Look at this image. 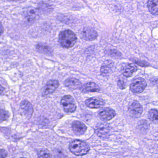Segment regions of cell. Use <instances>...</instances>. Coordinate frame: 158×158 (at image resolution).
I'll list each match as a JSON object with an SVG mask.
<instances>
[{
  "mask_svg": "<svg viewBox=\"0 0 158 158\" xmlns=\"http://www.w3.org/2000/svg\"><path fill=\"white\" fill-rule=\"evenodd\" d=\"M58 40L62 47L70 48L73 47L77 42V37L72 31L65 30L59 33Z\"/></svg>",
  "mask_w": 158,
  "mask_h": 158,
  "instance_id": "cell-1",
  "label": "cell"
},
{
  "mask_svg": "<svg viewBox=\"0 0 158 158\" xmlns=\"http://www.w3.org/2000/svg\"><path fill=\"white\" fill-rule=\"evenodd\" d=\"M70 152L77 156H83L88 154L90 150L89 145L80 140H74L69 145Z\"/></svg>",
  "mask_w": 158,
  "mask_h": 158,
  "instance_id": "cell-2",
  "label": "cell"
},
{
  "mask_svg": "<svg viewBox=\"0 0 158 158\" xmlns=\"http://www.w3.org/2000/svg\"><path fill=\"white\" fill-rule=\"evenodd\" d=\"M61 105L64 111L67 113L74 112L77 108L74 98L70 95H66L63 97L61 99Z\"/></svg>",
  "mask_w": 158,
  "mask_h": 158,
  "instance_id": "cell-3",
  "label": "cell"
},
{
  "mask_svg": "<svg viewBox=\"0 0 158 158\" xmlns=\"http://www.w3.org/2000/svg\"><path fill=\"white\" fill-rule=\"evenodd\" d=\"M147 85L144 79L139 77L134 79L130 85L131 91L135 94H140L143 92Z\"/></svg>",
  "mask_w": 158,
  "mask_h": 158,
  "instance_id": "cell-4",
  "label": "cell"
},
{
  "mask_svg": "<svg viewBox=\"0 0 158 158\" xmlns=\"http://www.w3.org/2000/svg\"><path fill=\"white\" fill-rule=\"evenodd\" d=\"M110 132V127L108 123H100L96 126V133L101 138H105L108 137Z\"/></svg>",
  "mask_w": 158,
  "mask_h": 158,
  "instance_id": "cell-5",
  "label": "cell"
},
{
  "mask_svg": "<svg viewBox=\"0 0 158 158\" xmlns=\"http://www.w3.org/2000/svg\"><path fill=\"white\" fill-rule=\"evenodd\" d=\"M128 111L131 117L137 118H139L143 113V107L139 102L135 101L129 107Z\"/></svg>",
  "mask_w": 158,
  "mask_h": 158,
  "instance_id": "cell-6",
  "label": "cell"
},
{
  "mask_svg": "<svg viewBox=\"0 0 158 158\" xmlns=\"http://www.w3.org/2000/svg\"><path fill=\"white\" fill-rule=\"evenodd\" d=\"M83 39L87 41H93L97 38V33L96 31L91 27H84L81 31Z\"/></svg>",
  "mask_w": 158,
  "mask_h": 158,
  "instance_id": "cell-7",
  "label": "cell"
},
{
  "mask_svg": "<svg viewBox=\"0 0 158 158\" xmlns=\"http://www.w3.org/2000/svg\"><path fill=\"white\" fill-rule=\"evenodd\" d=\"M98 115L100 118L107 122L116 116V112L114 110L109 108L102 109L98 112Z\"/></svg>",
  "mask_w": 158,
  "mask_h": 158,
  "instance_id": "cell-8",
  "label": "cell"
},
{
  "mask_svg": "<svg viewBox=\"0 0 158 158\" xmlns=\"http://www.w3.org/2000/svg\"><path fill=\"white\" fill-rule=\"evenodd\" d=\"M85 105L90 108L97 109L103 107L105 105V102L102 98H92L87 99L85 102Z\"/></svg>",
  "mask_w": 158,
  "mask_h": 158,
  "instance_id": "cell-9",
  "label": "cell"
},
{
  "mask_svg": "<svg viewBox=\"0 0 158 158\" xmlns=\"http://www.w3.org/2000/svg\"><path fill=\"white\" fill-rule=\"evenodd\" d=\"M58 86L59 82L58 81L55 80H50L45 85L43 94L45 96L53 94L58 88Z\"/></svg>",
  "mask_w": 158,
  "mask_h": 158,
  "instance_id": "cell-10",
  "label": "cell"
},
{
  "mask_svg": "<svg viewBox=\"0 0 158 158\" xmlns=\"http://www.w3.org/2000/svg\"><path fill=\"white\" fill-rule=\"evenodd\" d=\"M72 128L75 134L81 135L84 134L87 130L86 125L80 121H75L72 124Z\"/></svg>",
  "mask_w": 158,
  "mask_h": 158,
  "instance_id": "cell-11",
  "label": "cell"
},
{
  "mask_svg": "<svg viewBox=\"0 0 158 158\" xmlns=\"http://www.w3.org/2000/svg\"><path fill=\"white\" fill-rule=\"evenodd\" d=\"M65 85L70 89H79L82 87V84L78 79L74 78H69L65 81Z\"/></svg>",
  "mask_w": 158,
  "mask_h": 158,
  "instance_id": "cell-12",
  "label": "cell"
},
{
  "mask_svg": "<svg viewBox=\"0 0 158 158\" xmlns=\"http://www.w3.org/2000/svg\"><path fill=\"white\" fill-rule=\"evenodd\" d=\"M137 67L135 65L133 64H128L125 65L122 69V72L123 76L126 77H131L135 72L137 70Z\"/></svg>",
  "mask_w": 158,
  "mask_h": 158,
  "instance_id": "cell-13",
  "label": "cell"
},
{
  "mask_svg": "<svg viewBox=\"0 0 158 158\" xmlns=\"http://www.w3.org/2000/svg\"><path fill=\"white\" fill-rule=\"evenodd\" d=\"M82 91L84 93H92L100 91L99 86L94 82H88L82 86Z\"/></svg>",
  "mask_w": 158,
  "mask_h": 158,
  "instance_id": "cell-14",
  "label": "cell"
},
{
  "mask_svg": "<svg viewBox=\"0 0 158 158\" xmlns=\"http://www.w3.org/2000/svg\"><path fill=\"white\" fill-rule=\"evenodd\" d=\"M20 107L25 115L30 118L33 112V108L31 103L27 100H23L20 104Z\"/></svg>",
  "mask_w": 158,
  "mask_h": 158,
  "instance_id": "cell-15",
  "label": "cell"
},
{
  "mask_svg": "<svg viewBox=\"0 0 158 158\" xmlns=\"http://www.w3.org/2000/svg\"><path fill=\"white\" fill-rule=\"evenodd\" d=\"M114 63L110 60H107L103 64L101 69V74L104 77L108 76L111 71Z\"/></svg>",
  "mask_w": 158,
  "mask_h": 158,
  "instance_id": "cell-16",
  "label": "cell"
},
{
  "mask_svg": "<svg viewBox=\"0 0 158 158\" xmlns=\"http://www.w3.org/2000/svg\"><path fill=\"white\" fill-rule=\"evenodd\" d=\"M36 48L38 52L50 56H52L53 54V50L52 48L46 44H39L36 45Z\"/></svg>",
  "mask_w": 158,
  "mask_h": 158,
  "instance_id": "cell-17",
  "label": "cell"
},
{
  "mask_svg": "<svg viewBox=\"0 0 158 158\" xmlns=\"http://www.w3.org/2000/svg\"><path fill=\"white\" fill-rule=\"evenodd\" d=\"M147 7L152 15H158V0H148Z\"/></svg>",
  "mask_w": 158,
  "mask_h": 158,
  "instance_id": "cell-18",
  "label": "cell"
},
{
  "mask_svg": "<svg viewBox=\"0 0 158 158\" xmlns=\"http://www.w3.org/2000/svg\"><path fill=\"white\" fill-rule=\"evenodd\" d=\"M148 117L149 120L155 123H158V110L152 109L149 110L148 113Z\"/></svg>",
  "mask_w": 158,
  "mask_h": 158,
  "instance_id": "cell-19",
  "label": "cell"
},
{
  "mask_svg": "<svg viewBox=\"0 0 158 158\" xmlns=\"http://www.w3.org/2000/svg\"><path fill=\"white\" fill-rule=\"evenodd\" d=\"M38 156L39 158H52L50 152L46 149H41L38 153Z\"/></svg>",
  "mask_w": 158,
  "mask_h": 158,
  "instance_id": "cell-20",
  "label": "cell"
},
{
  "mask_svg": "<svg viewBox=\"0 0 158 158\" xmlns=\"http://www.w3.org/2000/svg\"><path fill=\"white\" fill-rule=\"evenodd\" d=\"M54 154L55 158H66V155L64 150L61 148H58L54 151Z\"/></svg>",
  "mask_w": 158,
  "mask_h": 158,
  "instance_id": "cell-21",
  "label": "cell"
},
{
  "mask_svg": "<svg viewBox=\"0 0 158 158\" xmlns=\"http://www.w3.org/2000/svg\"><path fill=\"white\" fill-rule=\"evenodd\" d=\"M8 117H9V115H8V112L7 111L4 110H1V122L7 119Z\"/></svg>",
  "mask_w": 158,
  "mask_h": 158,
  "instance_id": "cell-22",
  "label": "cell"
},
{
  "mask_svg": "<svg viewBox=\"0 0 158 158\" xmlns=\"http://www.w3.org/2000/svg\"><path fill=\"white\" fill-rule=\"evenodd\" d=\"M109 55L112 57H120L121 56L120 53L116 50H110L109 52Z\"/></svg>",
  "mask_w": 158,
  "mask_h": 158,
  "instance_id": "cell-23",
  "label": "cell"
},
{
  "mask_svg": "<svg viewBox=\"0 0 158 158\" xmlns=\"http://www.w3.org/2000/svg\"><path fill=\"white\" fill-rule=\"evenodd\" d=\"M139 125H140V128L142 129V130H145L147 129V127H148V123L147 121L145 120H142L139 123Z\"/></svg>",
  "mask_w": 158,
  "mask_h": 158,
  "instance_id": "cell-24",
  "label": "cell"
},
{
  "mask_svg": "<svg viewBox=\"0 0 158 158\" xmlns=\"http://www.w3.org/2000/svg\"><path fill=\"white\" fill-rule=\"evenodd\" d=\"M118 85L120 89H124L126 87V82L125 80L120 79L118 81Z\"/></svg>",
  "mask_w": 158,
  "mask_h": 158,
  "instance_id": "cell-25",
  "label": "cell"
},
{
  "mask_svg": "<svg viewBox=\"0 0 158 158\" xmlns=\"http://www.w3.org/2000/svg\"><path fill=\"white\" fill-rule=\"evenodd\" d=\"M135 64H137L141 66L142 67H147L149 65V64L147 62H145V61H141V60H135L133 61Z\"/></svg>",
  "mask_w": 158,
  "mask_h": 158,
  "instance_id": "cell-26",
  "label": "cell"
},
{
  "mask_svg": "<svg viewBox=\"0 0 158 158\" xmlns=\"http://www.w3.org/2000/svg\"><path fill=\"white\" fill-rule=\"evenodd\" d=\"M7 153L5 150L2 149L1 150V158H5L7 156Z\"/></svg>",
  "mask_w": 158,
  "mask_h": 158,
  "instance_id": "cell-27",
  "label": "cell"
},
{
  "mask_svg": "<svg viewBox=\"0 0 158 158\" xmlns=\"http://www.w3.org/2000/svg\"><path fill=\"white\" fill-rule=\"evenodd\" d=\"M9 1H19V0H9Z\"/></svg>",
  "mask_w": 158,
  "mask_h": 158,
  "instance_id": "cell-28",
  "label": "cell"
},
{
  "mask_svg": "<svg viewBox=\"0 0 158 158\" xmlns=\"http://www.w3.org/2000/svg\"></svg>",
  "mask_w": 158,
  "mask_h": 158,
  "instance_id": "cell-29",
  "label": "cell"
},
{
  "mask_svg": "<svg viewBox=\"0 0 158 158\" xmlns=\"http://www.w3.org/2000/svg\"></svg>",
  "mask_w": 158,
  "mask_h": 158,
  "instance_id": "cell-30",
  "label": "cell"
}]
</instances>
